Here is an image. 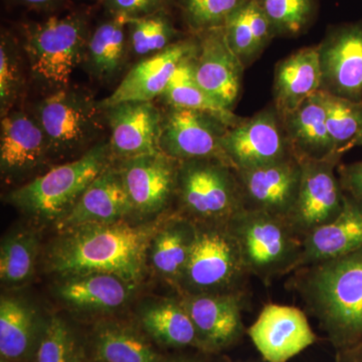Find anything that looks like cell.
<instances>
[{
  "mask_svg": "<svg viewBox=\"0 0 362 362\" xmlns=\"http://www.w3.org/2000/svg\"><path fill=\"white\" fill-rule=\"evenodd\" d=\"M346 177L350 187L362 199V162L346 169Z\"/></svg>",
  "mask_w": 362,
  "mask_h": 362,
  "instance_id": "41",
  "label": "cell"
},
{
  "mask_svg": "<svg viewBox=\"0 0 362 362\" xmlns=\"http://www.w3.org/2000/svg\"><path fill=\"white\" fill-rule=\"evenodd\" d=\"M301 181L296 204L288 221L295 230L309 233L339 216L344 197L335 177L333 159H300Z\"/></svg>",
  "mask_w": 362,
  "mask_h": 362,
  "instance_id": "13",
  "label": "cell"
},
{
  "mask_svg": "<svg viewBox=\"0 0 362 362\" xmlns=\"http://www.w3.org/2000/svg\"><path fill=\"white\" fill-rule=\"evenodd\" d=\"M100 362H160V357L136 331L122 325L100 327L95 337Z\"/></svg>",
  "mask_w": 362,
  "mask_h": 362,
  "instance_id": "32",
  "label": "cell"
},
{
  "mask_svg": "<svg viewBox=\"0 0 362 362\" xmlns=\"http://www.w3.org/2000/svg\"><path fill=\"white\" fill-rule=\"evenodd\" d=\"M221 146L237 171L275 163L293 154L275 106L228 128Z\"/></svg>",
  "mask_w": 362,
  "mask_h": 362,
  "instance_id": "8",
  "label": "cell"
},
{
  "mask_svg": "<svg viewBox=\"0 0 362 362\" xmlns=\"http://www.w3.org/2000/svg\"><path fill=\"white\" fill-rule=\"evenodd\" d=\"M135 211L118 168L111 163L95 178L82 197L57 225L61 230L85 223L123 221Z\"/></svg>",
  "mask_w": 362,
  "mask_h": 362,
  "instance_id": "20",
  "label": "cell"
},
{
  "mask_svg": "<svg viewBox=\"0 0 362 362\" xmlns=\"http://www.w3.org/2000/svg\"><path fill=\"white\" fill-rule=\"evenodd\" d=\"M110 129L112 160L161 152L159 141L163 114L152 101H128L105 109Z\"/></svg>",
  "mask_w": 362,
  "mask_h": 362,
  "instance_id": "14",
  "label": "cell"
},
{
  "mask_svg": "<svg viewBox=\"0 0 362 362\" xmlns=\"http://www.w3.org/2000/svg\"><path fill=\"white\" fill-rule=\"evenodd\" d=\"M51 156L47 137L32 112L13 109L1 117L0 168L6 180L32 175Z\"/></svg>",
  "mask_w": 362,
  "mask_h": 362,
  "instance_id": "16",
  "label": "cell"
},
{
  "mask_svg": "<svg viewBox=\"0 0 362 362\" xmlns=\"http://www.w3.org/2000/svg\"><path fill=\"white\" fill-rule=\"evenodd\" d=\"M127 23L125 16H111L90 33L83 64L99 82H108L122 70L129 49Z\"/></svg>",
  "mask_w": 362,
  "mask_h": 362,
  "instance_id": "26",
  "label": "cell"
},
{
  "mask_svg": "<svg viewBox=\"0 0 362 362\" xmlns=\"http://www.w3.org/2000/svg\"><path fill=\"white\" fill-rule=\"evenodd\" d=\"M197 52L180 64L160 97L169 107L206 112L220 117L230 127L237 125L244 118L214 101L195 81L194 59Z\"/></svg>",
  "mask_w": 362,
  "mask_h": 362,
  "instance_id": "30",
  "label": "cell"
},
{
  "mask_svg": "<svg viewBox=\"0 0 362 362\" xmlns=\"http://www.w3.org/2000/svg\"><path fill=\"white\" fill-rule=\"evenodd\" d=\"M37 362H78L77 341L65 321L52 317L40 335Z\"/></svg>",
  "mask_w": 362,
  "mask_h": 362,
  "instance_id": "39",
  "label": "cell"
},
{
  "mask_svg": "<svg viewBox=\"0 0 362 362\" xmlns=\"http://www.w3.org/2000/svg\"><path fill=\"white\" fill-rule=\"evenodd\" d=\"M313 306L328 326L362 331V250L319 263L309 281Z\"/></svg>",
  "mask_w": 362,
  "mask_h": 362,
  "instance_id": "6",
  "label": "cell"
},
{
  "mask_svg": "<svg viewBox=\"0 0 362 362\" xmlns=\"http://www.w3.org/2000/svg\"><path fill=\"white\" fill-rule=\"evenodd\" d=\"M301 173V160L294 154L261 168L237 171L244 209L288 220L296 204Z\"/></svg>",
  "mask_w": 362,
  "mask_h": 362,
  "instance_id": "12",
  "label": "cell"
},
{
  "mask_svg": "<svg viewBox=\"0 0 362 362\" xmlns=\"http://www.w3.org/2000/svg\"><path fill=\"white\" fill-rule=\"evenodd\" d=\"M228 124L220 117L192 109L173 108L163 114L159 148L176 161L199 158H220Z\"/></svg>",
  "mask_w": 362,
  "mask_h": 362,
  "instance_id": "9",
  "label": "cell"
},
{
  "mask_svg": "<svg viewBox=\"0 0 362 362\" xmlns=\"http://www.w3.org/2000/svg\"><path fill=\"white\" fill-rule=\"evenodd\" d=\"M142 324L162 344L177 347L199 344L194 324L182 303L166 300L147 307L142 313Z\"/></svg>",
  "mask_w": 362,
  "mask_h": 362,
  "instance_id": "31",
  "label": "cell"
},
{
  "mask_svg": "<svg viewBox=\"0 0 362 362\" xmlns=\"http://www.w3.org/2000/svg\"><path fill=\"white\" fill-rule=\"evenodd\" d=\"M362 250V206L344 197L335 220L307 233L303 258L308 262L331 261Z\"/></svg>",
  "mask_w": 362,
  "mask_h": 362,
  "instance_id": "23",
  "label": "cell"
},
{
  "mask_svg": "<svg viewBox=\"0 0 362 362\" xmlns=\"http://www.w3.org/2000/svg\"><path fill=\"white\" fill-rule=\"evenodd\" d=\"M268 18L275 37H295L309 28L316 0H255Z\"/></svg>",
  "mask_w": 362,
  "mask_h": 362,
  "instance_id": "37",
  "label": "cell"
},
{
  "mask_svg": "<svg viewBox=\"0 0 362 362\" xmlns=\"http://www.w3.org/2000/svg\"><path fill=\"white\" fill-rule=\"evenodd\" d=\"M39 240L30 232L8 235L0 247V278L4 285L21 287L35 274Z\"/></svg>",
  "mask_w": 362,
  "mask_h": 362,
  "instance_id": "33",
  "label": "cell"
},
{
  "mask_svg": "<svg viewBox=\"0 0 362 362\" xmlns=\"http://www.w3.org/2000/svg\"><path fill=\"white\" fill-rule=\"evenodd\" d=\"M197 228L185 220L171 221L154 235L148 258L157 273L170 280H180L185 273Z\"/></svg>",
  "mask_w": 362,
  "mask_h": 362,
  "instance_id": "28",
  "label": "cell"
},
{
  "mask_svg": "<svg viewBox=\"0 0 362 362\" xmlns=\"http://www.w3.org/2000/svg\"><path fill=\"white\" fill-rule=\"evenodd\" d=\"M249 334L268 362H287L316 339L303 312L276 304L264 308Z\"/></svg>",
  "mask_w": 362,
  "mask_h": 362,
  "instance_id": "19",
  "label": "cell"
},
{
  "mask_svg": "<svg viewBox=\"0 0 362 362\" xmlns=\"http://www.w3.org/2000/svg\"><path fill=\"white\" fill-rule=\"evenodd\" d=\"M274 80V106L283 118L322 87L318 45L304 47L282 59L276 66Z\"/></svg>",
  "mask_w": 362,
  "mask_h": 362,
  "instance_id": "22",
  "label": "cell"
},
{
  "mask_svg": "<svg viewBox=\"0 0 362 362\" xmlns=\"http://www.w3.org/2000/svg\"><path fill=\"white\" fill-rule=\"evenodd\" d=\"M292 153L299 159H333L321 90L281 118Z\"/></svg>",
  "mask_w": 362,
  "mask_h": 362,
  "instance_id": "24",
  "label": "cell"
},
{
  "mask_svg": "<svg viewBox=\"0 0 362 362\" xmlns=\"http://www.w3.org/2000/svg\"><path fill=\"white\" fill-rule=\"evenodd\" d=\"M16 4L37 11H49L63 6L66 0H13Z\"/></svg>",
  "mask_w": 362,
  "mask_h": 362,
  "instance_id": "42",
  "label": "cell"
},
{
  "mask_svg": "<svg viewBox=\"0 0 362 362\" xmlns=\"http://www.w3.org/2000/svg\"><path fill=\"white\" fill-rule=\"evenodd\" d=\"M134 284L106 273L63 278L57 294L64 303L82 311H110L128 301Z\"/></svg>",
  "mask_w": 362,
  "mask_h": 362,
  "instance_id": "25",
  "label": "cell"
},
{
  "mask_svg": "<svg viewBox=\"0 0 362 362\" xmlns=\"http://www.w3.org/2000/svg\"><path fill=\"white\" fill-rule=\"evenodd\" d=\"M176 194L197 220L228 221L244 209L237 171L220 158L180 161Z\"/></svg>",
  "mask_w": 362,
  "mask_h": 362,
  "instance_id": "5",
  "label": "cell"
},
{
  "mask_svg": "<svg viewBox=\"0 0 362 362\" xmlns=\"http://www.w3.org/2000/svg\"><path fill=\"white\" fill-rule=\"evenodd\" d=\"M1 362H9V361H2Z\"/></svg>",
  "mask_w": 362,
  "mask_h": 362,
  "instance_id": "44",
  "label": "cell"
},
{
  "mask_svg": "<svg viewBox=\"0 0 362 362\" xmlns=\"http://www.w3.org/2000/svg\"><path fill=\"white\" fill-rule=\"evenodd\" d=\"M326 110V125L332 142L333 156L352 148L362 129V102L335 96L321 90Z\"/></svg>",
  "mask_w": 362,
  "mask_h": 362,
  "instance_id": "34",
  "label": "cell"
},
{
  "mask_svg": "<svg viewBox=\"0 0 362 362\" xmlns=\"http://www.w3.org/2000/svg\"><path fill=\"white\" fill-rule=\"evenodd\" d=\"M44 131L52 156L92 148L104 130V111L89 93L66 87L49 93L32 111Z\"/></svg>",
  "mask_w": 362,
  "mask_h": 362,
  "instance_id": "4",
  "label": "cell"
},
{
  "mask_svg": "<svg viewBox=\"0 0 362 362\" xmlns=\"http://www.w3.org/2000/svg\"><path fill=\"white\" fill-rule=\"evenodd\" d=\"M90 35L84 13L26 25L23 49L33 81L49 93L69 87L74 70L84 62Z\"/></svg>",
  "mask_w": 362,
  "mask_h": 362,
  "instance_id": "2",
  "label": "cell"
},
{
  "mask_svg": "<svg viewBox=\"0 0 362 362\" xmlns=\"http://www.w3.org/2000/svg\"><path fill=\"white\" fill-rule=\"evenodd\" d=\"M354 146H362V129L361 130V132H359V134L357 135L356 139L354 140V144H352V147Z\"/></svg>",
  "mask_w": 362,
  "mask_h": 362,
  "instance_id": "43",
  "label": "cell"
},
{
  "mask_svg": "<svg viewBox=\"0 0 362 362\" xmlns=\"http://www.w3.org/2000/svg\"><path fill=\"white\" fill-rule=\"evenodd\" d=\"M321 90L352 101L362 100V21L333 26L318 45Z\"/></svg>",
  "mask_w": 362,
  "mask_h": 362,
  "instance_id": "11",
  "label": "cell"
},
{
  "mask_svg": "<svg viewBox=\"0 0 362 362\" xmlns=\"http://www.w3.org/2000/svg\"><path fill=\"white\" fill-rule=\"evenodd\" d=\"M194 35L199 40L195 81L214 101L232 111L242 89L245 66L228 47L223 28Z\"/></svg>",
  "mask_w": 362,
  "mask_h": 362,
  "instance_id": "17",
  "label": "cell"
},
{
  "mask_svg": "<svg viewBox=\"0 0 362 362\" xmlns=\"http://www.w3.org/2000/svg\"><path fill=\"white\" fill-rule=\"evenodd\" d=\"M35 313L21 300L2 297L0 301V354L2 361L25 359L32 354L37 338Z\"/></svg>",
  "mask_w": 362,
  "mask_h": 362,
  "instance_id": "29",
  "label": "cell"
},
{
  "mask_svg": "<svg viewBox=\"0 0 362 362\" xmlns=\"http://www.w3.org/2000/svg\"><path fill=\"white\" fill-rule=\"evenodd\" d=\"M197 329L199 344L223 349L242 332V318L237 298L230 295L199 293L181 302Z\"/></svg>",
  "mask_w": 362,
  "mask_h": 362,
  "instance_id": "21",
  "label": "cell"
},
{
  "mask_svg": "<svg viewBox=\"0 0 362 362\" xmlns=\"http://www.w3.org/2000/svg\"><path fill=\"white\" fill-rule=\"evenodd\" d=\"M223 32L228 47L245 68L275 37L268 18L255 0H247L228 18Z\"/></svg>",
  "mask_w": 362,
  "mask_h": 362,
  "instance_id": "27",
  "label": "cell"
},
{
  "mask_svg": "<svg viewBox=\"0 0 362 362\" xmlns=\"http://www.w3.org/2000/svg\"><path fill=\"white\" fill-rule=\"evenodd\" d=\"M160 225L131 226L121 221L66 228L47 250V268L62 278L106 273L137 284L144 276L150 244Z\"/></svg>",
  "mask_w": 362,
  "mask_h": 362,
  "instance_id": "1",
  "label": "cell"
},
{
  "mask_svg": "<svg viewBox=\"0 0 362 362\" xmlns=\"http://www.w3.org/2000/svg\"><path fill=\"white\" fill-rule=\"evenodd\" d=\"M128 44L133 54L149 57L175 42L178 32L168 11L128 18Z\"/></svg>",
  "mask_w": 362,
  "mask_h": 362,
  "instance_id": "35",
  "label": "cell"
},
{
  "mask_svg": "<svg viewBox=\"0 0 362 362\" xmlns=\"http://www.w3.org/2000/svg\"><path fill=\"white\" fill-rule=\"evenodd\" d=\"M111 160L109 141L98 142L76 160L52 168L13 190L8 202L33 218L58 221Z\"/></svg>",
  "mask_w": 362,
  "mask_h": 362,
  "instance_id": "3",
  "label": "cell"
},
{
  "mask_svg": "<svg viewBox=\"0 0 362 362\" xmlns=\"http://www.w3.org/2000/svg\"><path fill=\"white\" fill-rule=\"evenodd\" d=\"M199 49L197 35L176 40L163 51L146 57L131 69L110 96L98 102L105 110L122 102L153 101L161 96L180 64Z\"/></svg>",
  "mask_w": 362,
  "mask_h": 362,
  "instance_id": "15",
  "label": "cell"
},
{
  "mask_svg": "<svg viewBox=\"0 0 362 362\" xmlns=\"http://www.w3.org/2000/svg\"><path fill=\"white\" fill-rule=\"evenodd\" d=\"M171 1L173 0H99L111 16H122L127 18L168 11Z\"/></svg>",
  "mask_w": 362,
  "mask_h": 362,
  "instance_id": "40",
  "label": "cell"
},
{
  "mask_svg": "<svg viewBox=\"0 0 362 362\" xmlns=\"http://www.w3.org/2000/svg\"><path fill=\"white\" fill-rule=\"evenodd\" d=\"M228 223L239 242L245 267L254 273H276L296 257L295 228L287 218L244 209Z\"/></svg>",
  "mask_w": 362,
  "mask_h": 362,
  "instance_id": "7",
  "label": "cell"
},
{
  "mask_svg": "<svg viewBox=\"0 0 362 362\" xmlns=\"http://www.w3.org/2000/svg\"><path fill=\"white\" fill-rule=\"evenodd\" d=\"M247 0H180L183 18L194 33L223 28Z\"/></svg>",
  "mask_w": 362,
  "mask_h": 362,
  "instance_id": "38",
  "label": "cell"
},
{
  "mask_svg": "<svg viewBox=\"0 0 362 362\" xmlns=\"http://www.w3.org/2000/svg\"><path fill=\"white\" fill-rule=\"evenodd\" d=\"M180 161L162 152L120 161L124 185L135 211L156 214L164 209L176 192Z\"/></svg>",
  "mask_w": 362,
  "mask_h": 362,
  "instance_id": "18",
  "label": "cell"
},
{
  "mask_svg": "<svg viewBox=\"0 0 362 362\" xmlns=\"http://www.w3.org/2000/svg\"><path fill=\"white\" fill-rule=\"evenodd\" d=\"M245 267L239 242L230 228H197L181 280L201 293L232 284Z\"/></svg>",
  "mask_w": 362,
  "mask_h": 362,
  "instance_id": "10",
  "label": "cell"
},
{
  "mask_svg": "<svg viewBox=\"0 0 362 362\" xmlns=\"http://www.w3.org/2000/svg\"><path fill=\"white\" fill-rule=\"evenodd\" d=\"M25 89V73L20 45L11 33L0 37V112L1 117L13 110Z\"/></svg>",
  "mask_w": 362,
  "mask_h": 362,
  "instance_id": "36",
  "label": "cell"
}]
</instances>
